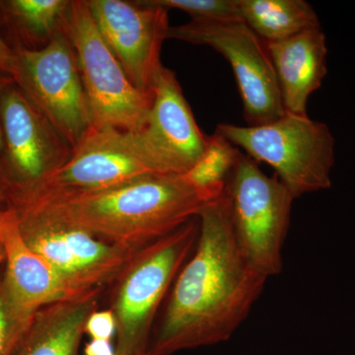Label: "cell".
Returning a JSON list of instances; mask_svg holds the SVG:
<instances>
[{"label": "cell", "mask_w": 355, "mask_h": 355, "mask_svg": "<svg viewBox=\"0 0 355 355\" xmlns=\"http://www.w3.org/2000/svg\"><path fill=\"white\" fill-rule=\"evenodd\" d=\"M85 335L90 340H112L116 336V319L109 309H97L89 316L85 324Z\"/></svg>", "instance_id": "obj_22"}, {"label": "cell", "mask_w": 355, "mask_h": 355, "mask_svg": "<svg viewBox=\"0 0 355 355\" xmlns=\"http://www.w3.org/2000/svg\"><path fill=\"white\" fill-rule=\"evenodd\" d=\"M209 202L183 176L150 174L104 190L12 198L7 207L33 205L103 241L139 250L197 218Z\"/></svg>", "instance_id": "obj_2"}, {"label": "cell", "mask_w": 355, "mask_h": 355, "mask_svg": "<svg viewBox=\"0 0 355 355\" xmlns=\"http://www.w3.org/2000/svg\"><path fill=\"white\" fill-rule=\"evenodd\" d=\"M18 55L0 35V72L15 79L18 73Z\"/></svg>", "instance_id": "obj_23"}, {"label": "cell", "mask_w": 355, "mask_h": 355, "mask_svg": "<svg viewBox=\"0 0 355 355\" xmlns=\"http://www.w3.org/2000/svg\"><path fill=\"white\" fill-rule=\"evenodd\" d=\"M196 246L171 287L146 355L227 342L260 298L266 277L235 241L223 193L203 207Z\"/></svg>", "instance_id": "obj_1"}, {"label": "cell", "mask_w": 355, "mask_h": 355, "mask_svg": "<svg viewBox=\"0 0 355 355\" xmlns=\"http://www.w3.org/2000/svg\"><path fill=\"white\" fill-rule=\"evenodd\" d=\"M4 263V252L2 249L1 244H0V266H3Z\"/></svg>", "instance_id": "obj_27"}, {"label": "cell", "mask_w": 355, "mask_h": 355, "mask_svg": "<svg viewBox=\"0 0 355 355\" xmlns=\"http://www.w3.org/2000/svg\"><path fill=\"white\" fill-rule=\"evenodd\" d=\"M223 197L235 241L249 265L266 279L279 275L295 200L291 191L241 153Z\"/></svg>", "instance_id": "obj_5"}, {"label": "cell", "mask_w": 355, "mask_h": 355, "mask_svg": "<svg viewBox=\"0 0 355 355\" xmlns=\"http://www.w3.org/2000/svg\"><path fill=\"white\" fill-rule=\"evenodd\" d=\"M35 315L13 302L0 275V355L15 354Z\"/></svg>", "instance_id": "obj_20"}, {"label": "cell", "mask_w": 355, "mask_h": 355, "mask_svg": "<svg viewBox=\"0 0 355 355\" xmlns=\"http://www.w3.org/2000/svg\"><path fill=\"white\" fill-rule=\"evenodd\" d=\"M286 113L307 116L310 96L327 76L326 35L307 30L284 41L266 43Z\"/></svg>", "instance_id": "obj_15"}, {"label": "cell", "mask_w": 355, "mask_h": 355, "mask_svg": "<svg viewBox=\"0 0 355 355\" xmlns=\"http://www.w3.org/2000/svg\"><path fill=\"white\" fill-rule=\"evenodd\" d=\"M156 6L178 9L202 22H242L239 0H151Z\"/></svg>", "instance_id": "obj_21"}, {"label": "cell", "mask_w": 355, "mask_h": 355, "mask_svg": "<svg viewBox=\"0 0 355 355\" xmlns=\"http://www.w3.org/2000/svg\"><path fill=\"white\" fill-rule=\"evenodd\" d=\"M62 31L76 51L87 95L92 128L140 132L146 127L153 95L135 87L105 43L86 0H72Z\"/></svg>", "instance_id": "obj_6"}, {"label": "cell", "mask_w": 355, "mask_h": 355, "mask_svg": "<svg viewBox=\"0 0 355 355\" xmlns=\"http://www.w3.org/2000/svg\"><path fill=\"white\" fill-rule=\"evenodd\" d=\"M241 153L237 146L216 132L207 137L202 157L183 177L211 202L221 197Z\"/></svg>", "instance_id": "obj_19"}, {"label": "cell", "mask_w": 355, "mask_h": 355, "mask_svg": "<svg viewBox=\"0 0 355 355\" xmlns=\"http://www.w3.org/2000/svg\"><path fill=\"white\" fill-rule=\"evenodd\" d=\"M0 184L6 198L34 190L69 160L72 147L14 83L0 94Z\"/></svg>", "instance_id": "obj_9"}, {"label": "cell", "mask_w": 355, "mask_h": 355, "mask_svg": "<svg viewBox=\"0 0 355 355\" xmlns=\"http://www.w3.org/2000/svg\"><path fill=\"white\" fill-rule=\"evenodd\" d=\"M7 207L28 246L53 268L72 299L104 291L139 251L103 241L33 205Z\"/></svg>", "instance_id": "obj_7"}, {"label": "cell", "mask_w": 355, "mask_h": 355, "mask_svg": "<svg viewBox=\"0 0 355 355\" xmlns=\"http://www.w3.org/2000/svg\"><path fill=\"white\" fill-rule=\"evenodd\" d=\"M17 55L14 81L73 149L92 128L73 46L60 31L41 50Z\"/></svg>", "instance_id": "obj_10"}, {"label": "cell", "mask_w": 355, "mask_h": 355, "mask_svg": "<svg viewBox=\"0 0 355 355\" xmlns=\"http://www.w3.org/2000/svg\"><path fill=\"white\" fill-rule=\"evenodd\" d=\"M0 244L4 252L2 279L18 307L35 315L46 306L72 299L53 268L23 239L15 214L8 207L0 214Z\"/></svg>", "instance_id": "obj_14"}, {"label": "cell", "mask_w": 355, "mask_h": 355, "mask_svg": "<svg viewBox=\"0 0 355 355\" xmlns=\"http://www.w3.org/2000/svg\"><path fill=\"white\" fill-rule=\"evenodd\" d=\"M14 83L12 77L6 76V74L0 72V94L4 88L7 87L9 84ZM2 151H3V137H2L1 125H0V176H1V157Z\"/></svg>", "instance_id": "obj_25"}, {"label": "cell", "mask_w": 355, "mask_h": 355, "mask_svg": "<svg viewBox=\"0 0 355 355\" xmlns=\"http://www.w3.org/2000/svg\"><path fill=\"white\" fill-rule=\"evenodd\" d=\"M239 6L242 22L266 43L321 28L316 11L305 0H239Z\"/></svg>", "instance_id": "obj_18"}, {"label": "cell", "mask_w": 355, "mask_h": 355, "mask_svg": "<svg viewBox=\"0 0 355 355\" xmlns=\"http://www.w3.org/2000/svg\"><path fill=\"white\" fill-rule=\"evenodd\" d=\"M103 291L60 301L36 313L14 355H80L85 324Z\"/></svg>", "instance_id": "obj_16"}, {"label": "cell", "mask_w": 355, "mask_h": 355, "mask_svg": "<svg viewBox=\"0 0 355 355\" xmlns=\"http://www.w3.org/2000/svg\"><path fill=\"white\" fill-rule=\"evenodd\" d=\"M96 27L125 74L139 91L153 96L161 48L167 39L168 9L151 0H86Z\"/></svg>", "instance_id": "obj_12"}, {"label": "cell", "mask_w": 355, "mask_h": 355, "mask_svg": "<svg viewBox=\"0 0 355 355\" xmlns=\"http://www.w3.org/2000/svg\"><path fill=\"white\" fill-rule=\"evenodd\" d=\"M167 39L207 46L232 67L247 125H260L286 113L266 42L244 22H202L170 26Z\"/></svg>", "instance_id": "obj_8"}, {"label": "cell", "mask_w": 355, "mask_h": 355, "mask_svg": "<svg viewBox=\"0 0 355 355\" xmlns=\"http://www.w3.org/2000/svg\"><path fill=\"white\" fill-rule=\"evenodd\" d=\"M216 132L254 161L272 166L295 198L331 187L335 139L326 123L286 113L260 125L219 123Z\"/></svg>", "instance_id": "obj_4"}, {"label": "cell", "mask_w": 355, "mask_h": 355, "mask_svg": "<svg viewBox=\"0 0 355 355\" xmlns=\"http://www.w3.org/2000/svg\"><path fill=\"white\" fill-rule=\"evenodd\" d=\"M153 104L140 132L161 172L183 176L202 157L207 144L174 72L162 67L153 87Z\"/></svg>", "instance_id": "obj_13"}, {"label": "cell", "mask_w": 355, "mask_h": 355, "mask_svg": "<svg viewBox=\"0 0 355 355\" xmlns=\"http://www.w3.org/2000/svg\"><path fill=\"white\" fill-rule=\"evenodd\" d=\"M150 174L162 172L140 132L91 128L62 167L34 190L7 200L104 190Z\"/></svg>", "instance_id": "obj_11"}, {"label": "cell", "mask_w": 355, "mask_h": 355, "mask_svg": "<svg viewBox=\"0 0 355 355\" xmlns=\"http://www.w3.org/2000/svg\"><path fill=\"white\" fill-rule=\"evenodd\" d=\"M84 355H116L112 340H90L84 347Z\"/></svg>", "instance_id": "obj_24"}, {"label": "cell", "mask_w": 355, "mask_h": 355, "mask_svg": "<svg viewBox=\"0 0 355 355\" xmlns=\"http://www.w3.org/2000/svg\"><path fill=\"white\" fill-rule=\"evenodd\" d=\"M69 0H0V35L16 53L41 50L62 31Z\"/></svg>", "instance_id": "obj_17"}, {"label": "cell", "mask_w": 355, "mask_h": 355, "mask_svg": "<svg viewBox=\"0 0 355 355\" xmlns=\"http://www.w3.org/2000/svg\"><path fill=\"white\" fill-rule=\"evenodd\" d=\"M7 207L6 191L0 184V214Z\"/></svg>", "instance_id": "obj_26"}, {"label": "cell", "mask_w": 355, "mask_h": 355, "mask_svg": "<svg viewBox=\"0 0 355 355\" xmlns=\"http://www.w3.org/2000/svg\"><path fill=\"white\" fill-rule=\"evenodd\" d=\"M198 217L139 249L111 287L116 355H146L159 310L197 243Z\"/></svg>", "instance_id": "obj_3"}]
</instances>
